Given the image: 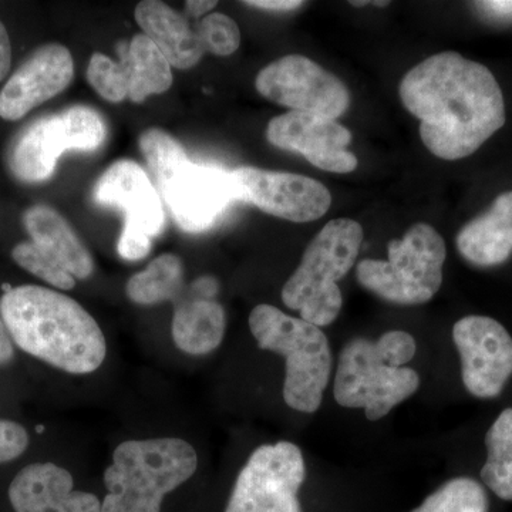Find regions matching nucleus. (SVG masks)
<instances>
[{
  "instance_id": "nucleus-1",
  "label": "nucleus",
  "mask_w": 512,
  "mask_h": 512,
  "mask_svg": "<svg viewBox=\"0 0 512 512\" xmlns=\"http://www.w3.org/2000/svg\"><path fill=\"white\" fill-rule=\"evenodd\" d=\"M400 100L420 121V137L433 156L470 157L505 124L500 84L484 64L441 52L403 77Z\"/></svg>"
},
{
  "instance_id": "nucleus-2",
  "label": "nucleus",
  "mask_w": 512,
  "mask_h": 512,
  "mask_svg": "<svg viewBox=\"0 0 512 512\" xmlns=\"http://www.w3.org/2000/svg\"><path fill=\"white\" fill-rule=\"evenodd\" d=\"M0 315L20 350L63 372L89 375L106 359L99 323L79 302L55 289L8 286L0 298Z\"/></svg>"
},
{
  "instance_id": "nucleus-3",
  "label": "nucleus",
  "mask_w": 512,
  "mask_h": 512,
  "mask_svg": "<svg viewBox=\"0 0 512 512\" xmlns=\"http://www.w3.org/2000/svg\"><path fill=\"white\" fill-rule=\"evenodd\" d=\"M416 350V340L403 330H390L377 342L350 340L340 353L336 370V402L348 409L365 410L370 421L383 419L419 389L416 370L404 367Z\"/></svg>"
},
{
  "instance_id": "nucleus-4",
  "label": "nucleus",
  "mask_w": 512,
  "mask_h": 512,
  "mask_svg": "<svg viewBox=\"0 0 512 512\" xmlns=\"http://www.w3.org/2000/svg\"><path fill=\"white\" fill-rule=\"evenodd\" d=\"M138 146L171 215L184 231L211 228L231 202L238 201L231 173L214 165L192 163L184 147L164 130L144 131Z\"/></svg>"
},
{
  "instance_id": "nucleus-5",
  "label": "nucleus",
  "mask_w": 512,
  "mask_h": 512,
  "mask_svg": "<svg viewBox=\"0 0 512 512\" xmlns=\"http://www.w3.org/2000/svg\"><path fill=\"white\" fill-rule=\"evenodd\" d=\"M197 451L183 439L128 440L104 471L101 512H161L165 495L194 476Z\"/></svg>"
},
{
  "instance_id": "nucleus-6",
  "label": "nucleus",
  "mask_w": 512,
  "mask_h": 512,
  "mask_svg": "<svg viewBox=\"0 0 512 512\" xmlns=\"http://www.w3.org/2000/svg\"><path fill=\"white\" fill-rule=\"evenodd\" d=\"M249 329L262 350L285 357L284 400L291 409L315 413L328 387L333 359L319 326L286 315L272 305L255 306Z\"/></svg>"
},
{
  "instance_id": "nucleus-7",
  "label": "nucleus",
  "mask_w": 512,
  "mask_h": 512,
  "mask_svg": "<svg viewBox=\"0 0 512 512\" xmlns=\"http://www.w3.org/2000/svg\"><path fill=\"white\" fill-rule=\"evenodd\" d=\"M363 237L362 225L348 218L330 221L320 229L282 289L286 308L319 328L335 322L343 303L338 281L355 265Z\"/></svg>"
},
{
  "instance_id": "nucleus-8",
  "label": "nucleus",
  "mask_w": 512,
  "mask_h": 512,
  "mask_svg": "<svg viewBox=\"0 0 512 512\" xmlns=\"http://www.w3.org/2000/svg\"><path fill=\"white\" fill-rule=\"evenodd\" d=\"M446 255V242L439 232L419 222L402 239L387 244V261L359 262L357 281L384 301L421 305L440 291Z\"/></svg>"
},
{
  "instance_id": "nucleus-9",
  "label": "nucleus",
  "mask_w": 512,
  "mask_h": 512,
  "mask_svg": "<svg viewBox=\"0 0 512 512\" xmlns=\"http://www.w3.org/2000/svg\"><path fill=\"white\" fill-rule=\"evenodd\" d=\"M106 137V123L92 107L73 106L50 114L33 121L15 138L8 154L10 173L20 183H45L64 153L97 150Z\"/></svg>"
},
{
  "instance_id": "nucleus-10",
  "label": "nucleus",
  "mask_w": 512,
  "mask_h": 512,
  "mask_svg": "<svg viewBox=\"0 0 512 512\" xmlns=\"http://www.w3.org/2000/svg\"><path fill=\"white\" fill-rule=\"evenodd\" d=\"M93 200L123 211L124 228L117 244L121 258L138 261L147 256L151 239L163 231L165 214L146 170L130 160L111 164L94 185Z\"/></svg>"
},
{
  "instance_id": "nucleus-11",
  "label": "nucleus",
  "mask_w": 512,
  "mask_h": 512,
  "mask_svg": "<svg viewBox=\"0 0 512 512\" xmlns=\"http://www.w3.org/2000/svg\"><path fill=\"white\" fill-rule=\"evenodd\" d=\"M306 477L301 448L289 441L256 448L238 474L225 512H302Z\"/></svg>"
},
{
  "instance_id": "nucleus-12",
  "label": "nucleus",
  "mask_w": 512,
  "mask_h": 512,
  "mask_svg": "<svg viewBox=\"0 0 512 512\" xmlns=\"http://www.w3.org/2000/svg\"><path fill=\"white\" fill-rule=\"evenodd\" d=\"M255 87L272 103L330 120L342 117L350 106V93L342 80L301 55L269 63L256 76Z\"/></svg>"
},
{
  "instance_id": "nucleus-13",
  "label": "nucleus",
  "mask_w": 512,
  "mask_h": 512,
  "mask_svg": "<svg viewBox=\"0 0 512 512\" xmlns=\"http://www.w3.org/2000/svg\"><path fill=\"white\" fill-rule=\"evenodd\" d=\"M453 340L461 357V377L470 394L494 399L512 376V338L500 322L471 315L458 320Z\"/></svg>"
},
{
  "instance_id": "nucleus-14",
  "label": "nucleus",
  "mask_w": 512,
  "mask_h": 512,
  "mask_svg": "<svg viewBox=\"0 0 512 512\" xmlns=\"http://www.w3.org/2000/svg\"><path fill=\"white\" fill-rule=\"evenodd\" d=\"M238 201L282 220L312 222L322 218L332 205L328 188L305 175L278 173L256 167L231 171Z\"/></svg>"
},
{
  "instance_id": "nucleus-15",
  "label": "nucleus",
  "mask_w": 512,
  "mask_h": 512,
  "mask_svg": "<svg viewBox=\"0 0 512 512\" xmlns=\"http://www.w3.org/2000/svg\"><path fill=\"white\" fill-rule=\"evenodd\" d=\"M266 138L274 147L302 154L319 170L348 174L357 168L355 154L346 150L352 133L338 121L288 111L269 121Z\"/></svg>"
},
{
  "instance_id": "nucleus-16",
  "label": "nucleus",
  "mask_w": 512,
  "mask_h": 512,
  "mask_svg": "<svg viewBox=\"0 0 512 512\" xmlns=\"http://www.w3.org/2000/svg\"><path fill=\"white\" fill-rule=\"evenodd\" d=\"M72 53L60 43L33 50L0 92V117L19 121L46 101L59 96L73 82Z\"/></svg>"
},
{
  "instance_id": "nucleus-17",
  "label": "nucleus",
  "mask_w": 512,
  "mask_h": 512,
  "mask_svg": "<svg viewBox=\"0 0 512 512\" xmlns=\"http://www.w3.org/2000/svg\"><path fill=\"white\" fill-rule=\"evenodd\" d=\"M218 281L211 276L185 285L174 299L171 335L175 346L187 355H208L220 348L227 328V316L215 296Z\"/></svg>"
},
{
  "instance_id": "nucleus-18",
  "label": "nucleus",
  "mask_w": 512,
  "mask_h": 512,
  "mask_svg": "<svg viewBox=\"0 0 512 512\" xmlns=\"http://www.w3.org/2000/svg\"><path fill=\"white\" fill-rule=\"evenodd\" d=\"M15 512H101L94 494L74 490L72 474L55 463H33L9 485Z\"/></svg>"
},
{
  "instance_id": "nucleus-19",
  "label": "nucleus",
  "mask_w": 512,
  "mask_h": 512,
  "mask_svg": "<svg viewBox=\"0 0 512 512\" xmlns=\"http://www.w3.org/2000/svg\"><path fill=\"white\" fill-rule=\"evenodd\" d=\"M22 222L30 242L74 279H87L93 274L92 255L59 212L49 205L36 204L25 211Z\"/></svg>"
},
{
  "instance_id": "nucleus-20",
  "label": "nucleus",
  "mask_w": 512,
  "mask_h": 512,
  "mask_svg": "<svg viewBox=\"0 0 512 512\" xmlns=\"http://www.w3.org/2000/svg\"><path fill=\"white\" fill-rule=\"evenodd\" d=\"M134 18L143 29V35L158 47L171 67L188 70L201 62L205 50L197 30L167 3L144 0L136 6Z\"/></svg>"
},
{
  "instance_id": "nucleus-21",
  "label": "nucleus",
  "mask_w": 512,
  "mask_h": 512,
  "mask_svg": "<svg viewBox=\"0 0 512 512\" xmlns=\"http://www.w3.org/2000/svg\"><path fill=\"white\" fill-rule=\"evenodd\" d=\"M456 245L466 261L481 268L507 262L512 255V191L498 195L484 214L464 225Z\"/></svg>"
},
{
  "instance_id": "nucleus-22",
  "label": "nucleus",
  "mask_w": 512,
  "mask_h": 512,
  "mask_svg": "<svg viewBox=\"0 0 512 512\" xmlns=\"http://www.w3.org/2000/svg\"><path fill=\"white\" fill-rule=\"evenodd\" d=\"M119 56L127 74L128 99L133 103H143L173 86V67L143 33L134 36L130 43L121 42Z\"/></svg>"
},
{
  "instance_id": "nucleus-23",
  "label": "nucleus",
  "mask_w": 512,
  "mask_h": 512,
  "mask_svg": "<svg viewBox=\"0 0 512 512\" xmlns=\"http://www.w3.org/2000/svg\"><path fill=\"white\" fill-rule=\"evenodd\" d=\"M185 285L183 261L177 255L163 254L128 279L126 293L137 305H156L173 302Z\"/></svg>"
},
{
  "instance_id": "nucleus-24",
  "label": "nucleus",
  "mask_w": 512,
  "mask_h": 512,
  "mask_svg": "<svg viewBox=\"0 0 512 512\" xmlns=\"http://www.w3.org/2000/svg\"><path fill=\"white\" fill-rule=\"evenodd\" d=\"M487 461L481 480L498 498L512 501V409H505L485 436Z\"/></svg>"
},
{
  "instance_id": "nucleus-25",
  "label": "nucleus",
  "mask_w": 512,
  "mask_h": 512,
  "mask_svg": "<svg viewBox=\"0 0 512 512\" xmlns=\"http://www.w3.org/2000/svg\"><path fill=\"white\" fill-rule=\"evenodd\" d=\"M483 485L473 478L457 477L441 485L412 512H488Z\"/></svg>"
},
{
  "instance_id": "nucleus-26",
  "label": "nucleus",
  "mask_w": 512,
  "mask_h": 512,
  "mask_svg": "<svg viewBox=\"0 0 512 512\" xmlns=\"http://www.w3.org/2000/svg\"><path fill=\"white\" fill-rule=\"evenodd\" d=\"M87 82L110 103L128 99L127 74L123 64L103 53H94L87 67Z\"/></svg>"
},
{
  "instance_id": "nucleus-27",
  "label": "nucleus",
  "mask_w": 512,
  "mask_h": 512,
  "mask_svg": "<svg viewBox=\"0 0 512 512\" xmlns=\"http://www.w3.org/2000/svg\"><path fill=\"white\" fill-rule=\"evenodd\" d=\"M197 35L205 53L225 57L234 55L241 45V30L224 13H210L198 22Z\"/></svg>"
},
{
  "instance_id": "nucleus-28",
  "label": "nucleus",
  "mask_w": 512,
  "mask_h": 512,
  "mask_svg": "<svg viewBox=\"0 0 512 512\" xmlns=\"http://www.w3.org/2000/svg\"><path fill=\"white\" fill-rule=\"evenodd\" d=\"M12 258L20 268L42 279L53 288L60 291H70L76 286V279L69 272L64 271L62 266L50 261L30 241L19 242L12 249Z\"/></svg>"
},
{
  "instance_id": "nucleus-29",
  "label": "nucleus",
  "mask_w": 512,
  "mask_h": 512,
  "mask_svg": "<svg viewBox=\"0 0 512 512\" xmlns=\"http://www.w3.org/2000/svg\"><path fill=\"white\" fill-rule=\"evenodd\" d=\"M29 446V434L22 424L0 419V464L16 460Z\"/></svg>"
},
{
  "instance_id": "nucleus-30",
  "label": "nucleus",
  "mask_w": 512,
  "mask_h": 512,
  "mask_svg": "<svg viewBox=\"0 0 512 512\" xmlns=\"http://www.w3.org/2000/svg\"><path fill=\"white\" fill-rule=\"evenodd\" d=\"M484 18L493 22H512V0H491L474 3Z\"/></svg>"
},
{
  "instance_id": "nucleus-31",
  "label": "nucleus",
  "mask_w": 512,
  "mask_h": 512,
  "mask_svg": "<svg viewBox=\"0 0 512 512\" xmlns=\"http://www.w3.org/2000/svg\"><path fill=\"white\" fill-rule=\"evenodd\" d=\"M10 66H12V43H10L8 29L0 20V82L8 77Z\"/></svg>"
},
{
  "instance_id": "nucleus-32",
  "label": "nucleus",
  "mask_w": 512,
  "mask_h": 512,
  "mask_svg": "<svg viewBox=\"0 0 512 512\" xmlns=\"http://www.w3.org/2000/svg\"><path fill=\"white\" fill-rule=\"evenodd\" d=\"M244 5L252 6V8L274 10V12H289L301 8L303 2L299 0H251L244 2Z\"/></svg>"
},
{
  "instance_id": "nucleus-33",
  "label": "nucleus",
  "mask_w": 512,
  "mask_h": 512,
  "mask_svg": "<svg viewBox=\"0 0 512 512\" xmlns=\"http://www.w3.org/2000/svg\"><path fill=\"white\" fill-rule=\"evenodd\" d=\"M15 357V343L10 338L8 328H6L5 320L0 315V366L9 365Z\"/></svg>"
},
{
  "instance_id": "nucleus-34",
  "label": "nucleus",
  "mask_w": 512,
  "mask_h": 512,
  "mask_svg": "<svg viewBox=\"0 0 512 512\" xmlns=\"http://www.w3.org/2000/svg\"><path fill=\"white\" fill-rule=\"evenodd\" d=\"M217 5L218 2L215 0H188L185 2V10L191 18L202 19L210 15L211 10L215 9Z\"/></svg>"
},
{
  "instance_id": "nucleus-35",
  "label": "nucleus",
  "mask_w": 512,
  "mask_h": 512,
  "mask_svg": "<svg viewBox=\"0 0 512 512\" xmlns=\"http://www.w3.org/2000/svg\"><path fill=\"white\" fill-rule=\"evenodd\" d=\"M43 429H45V427H43V426H37L36 431H37V433H42Z\"/></svg>"
}]
</instances>
